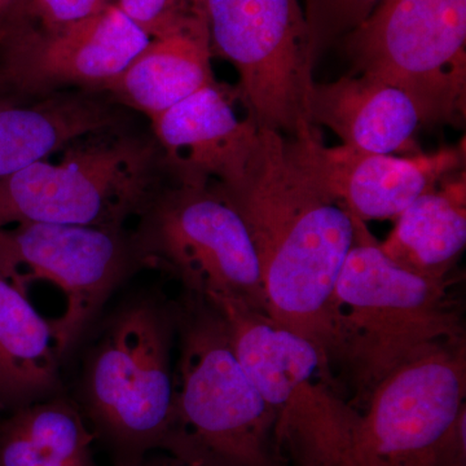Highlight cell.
Wrapping results in <instances>:
<instances>
[{"label": "cell", "mask_w": 466, "mask_h": 466, "mask_svg": "<svg viewBox=\"0 0 466 466\" xmlns=\"http://www.w3.org/2000/svg\"><path fill=\"white\" fill-rule=\"evenodd\" d=\"M218 188L249 229L267 315L315 345L329 368L330 302L354 244V216L312 173L299 140L263 127L244 179Z\"/></svg>", "instance_id": "cell-1"}, {"label": "cell", "mask_w": 466, "mask_h": 466, "mask_svg": "<svg viewBox=\"0 0 466 466\" xmlns=\"http://www.w3.org/2000/svg\"><path fill=\"white\" fill-rule=\"evenodd\" d=\"M354 216V214H352ZM355 240L330 302L329 368H341L367 403L392 373L438 350L465 345L450 279L413 274L383 253L354 216Z\"/></svg>", "instance_id": "cell-2"}, {"label": "cell", "mask_w": 466, "mask_h": 466, "mask_svg": "<svg viewBox=\"0 0 466 466\" xmlns=\"http://www.w3.org/2000/svg\"><path fill=\"white\" fill-rule=\"evenodd\" d=\"M179 358L164 449L188 466H283L275 413L251 382L213 303L186 293L175 306Z\"/></svg>", "instance_id": "cell-3"}, {"label": "cell", "mask_w": 466, "mask_h": 466, "mask_svg": "<svg viewBox=\"0 0 466 466\" xmlns=\"http://www.w3.org/2000/svg\"><path fill=\"white\" fill-rule=\"evenodd\" d=\"M175 308L140 297L116 309L85 361L79 398L113 466H142L164 449L174 403Z\"/></svg>", "instance_id": "cell-4"}, {"label": "cell", "mask_w": 466, "mask_h": 466, "mask_svg": "<svg viewBox=\"0 0 466 466\" xmlns=\"http://www.w3.org/2000/svg\"><path fill=\"white\" fill-rule=\"evenodd\" d=\"M222 314L236 357L275 413L276 455L291 466H348L360 412L337 394L320 351L263 312L229 299Z\"/></svg>", "instance_id": "cell-5"}, {"label": "cell", "mask_w": 466, "mask_h": 466, "mask_svg": "<svg viewBox=\"0 0 466 466\" xmlns=\"http://www.w3.org/2000/svg\"><path fill=\"white\" fill-rule=\"evenodd\" d=\"M155 140L99 137L66 147L60 162H35L0 180V228L56 223L125 229L161 191Z\"/></svg>", "instance_id": "cell-6"}, {"label": "cell", "mask_w": 466, "mask_h": 466, "mask_svg": "<svg viewBox=\"0 0 466 466\" xmlns=\"http://www.w3.org/2000/svg\"><path fill=\"white\" fill-rule=\"evenodd\" d=\"M131 238L140 266L167 269L186 293L235 300L267 314L249 229L217 186L162 188Z\"/></svg>", "instance_id": "cell-7"}, {"label": "cell", "mask_w": 466, "mask_h": 466, "mask_svg": "<svg viewBox=\"0 0 466 466\" xmlns=\"http://www.w3.org/2000/svg\"><path fill=\"white\" fill-rule=\"evenodd\" d=\"M213 55L238 75L241 101L259 127L294 139L309 118L317 51L299 0H204Z\"/></svg>", "instance_id": "cell-8"}, {"label": "cell", "mask_w": 466, "mask_h": 466, "mask_svg": "<svg viewBox=\"0 0 466 466\" xmlns=\"http://www.w3.org/2000/svg\"><path fill=\"white\" fill-rule=\"evenodd\" d=\"M355 69L397 86L424 124L466 113V0H383L346 35Z\"/></svg>", "instance_id": "cell-9"}, {"label": "cell", "mask_w": 466, "mask_h": 466, "mask_svg": "<svg viewBox=\"0 0 466 466\" xmlns=\"http://www.w3.org/2000/svg\"><path fill=\"white\" fill-rule=\"evenodd\" d=\"M137 267L133 238L125 229L56 223L0 228V272L24 293L33 280L63 293V315L50 321L61 359Z\"/></svg>", "instance_id": "cell-10"}, {"label": "cell", "mask_w": 466, "mask_h": 466, "mask_svg": "<svg viewBox=\"0 0 466 466\" xmlns=\"http://www.w3.org/2000/svg\"><path fill=\"white\" fill-rule=\"evenodd\" d=\"M465 397V345L401 367L368 398L348 466H434L438 443Z\"/></svg>", "instance_id": "cell-11"}, {"label": "cell", "mask_w": 466, "mask_h": 466, "mask_svg": "<svg viewBox=\"0 0 466 466\" xmlns=\"http://www.w3.org/2000/svg\"><path fill=\"white\" fill-rule=\"evenodd\" d=\"M149 41L116 5L63 29L8 24L0 27V76L23 94L67 86L106 91Z\"/></svg>", "instance_id": "cell-12"}, {"label": "cell", "mask_w": 466, "mask_h": 466, "mask_svg": "<svg viewBox=\"0 0 466 466\" xmlns=\"http://www.w3.org/2000/svg\"><path fill=\"white\" fill-rule=\"evenodd\" d=\"M238 88L213 82L150 118L155 142L175 183L231 188L258 152L260 127L238 113Z\"/></svg>", "instance_id": "cell-13"}, {"label": "cell", "mask_w": 466, "mask_h": 466, "mask_svg": "<svg viewBox=\"0 0 466 466\" xmlns=\"http://www.w3.org/2000/svg\"><path fill=\"white\" fill-rule=\"evenodd\" d=\"M297 140L312 173L350 213L366 223L395 219L464 164L461 149L400 157L346 146L327 148L318 134Z\"/></svg>", "instance_id": "cell-14"}, {"label": "cell", "mask_w": 466, "mask_h": 466, "mask_svg": "<svg viewBox=\"0 0 466 466\" xmlns=\"http://www.w3.org/2000/svg\"><path fill=\"white\" fill-rule=\"evenodd\" d=\"M309 118L341 139L342 146L379 155H419L416 131L424 124L412 97L370 75L345 76L317 84L309 99Z\"/></svg>", "instance_id": "cell-15"}, {"label": "cell", "mask_w": 466, "mask_h": 466, "mask_svg": "<svg viewBox=\"0 0 466 466\" xmlns=\"http://www.w3.org/2000/svg\"><path fill=\"white\" fill-rule=\"evenodd\" d=\"M211 56L208 24L152 38L106 91L150 119L216 82Z\"/></svg>", "instance_id": "cell-16"}, {"label": "cell", "mask_w": 466, "mask_h": 466, "mask_svg": "<svg viewBox=\"0 0 466 466\" xmlns=\"http://www.w3.org/2000/svg\"><path fill=\"white\" fill-rule=\"evenodd\" d=\"M118 125V115L88 95H52L35 106L0 108V180L70 144Z\"/></svg>", "instance_id": "cell-17"}, {"label": "cell", "mask_w": 466, "mask_h": 466, "mask_svg": "<svg viewBox=\"0 0 466 466\" xmlns=\"http://www.w3.org/2000/svg\"><path fill=\"white\" fill-rule=\"evenodd\" d=\"M60 360L50 321L0 272V401L5 410L55 397Z\"/></svg>", "instance_id": "cell-18"}, {"label": "cell", "mask_w": 466, "mask_h": 466, "mask_svg": "<svg viewBox=\"0 0 466 466\" xmlns=\"http://www.w3.org/2000/svg\"><path fill=\"white\" fill-rule=\"evenodd\" d=\"M453 175L401 211L390 235L380 242L392 262L413 274L449 279L465 249V171Z\"/></svg>", "instance_id": "cell-19"}, {"label": "cell", "mask_w": 466, "mask_h": 466, "mask_svg": "<svg viewBox=\"0 0 466 466\" xmlns=\"http://www.w3.org/2000/svg\"><path fill=\"white\" fill-rule=\"evenodd\" d=\"M96 441L75 401L52 397L0 419V466H100Z\"/></svg>", "instance_id": "cell-20"}, {"label": "cell", "mask_w": 466, "mask_h": 466, "mask_svg": "<svg viewBox=\"0 0 466 466\" xmlns=\"http://www.w3.org/2000/svg\"><path fill=\"white\" fill-rule=\"evenodd\" d=\"M116 5L150 39L208 24L204 0H116Z\"/></svg>", "instance_id": "cell-21"}, {"label": "cell", "mask_w": 466, "mask_h": 466, "mask_svg": "<svg viewBox=\"0 0 466 466\" xmlns=\"http://www.w3.org/2000/svg\"><path fill=\"white\" fill-rule=\"evenodd\" d=\"M383 0H308L306 18L317 55L360 26Z\"/></svg>", "instance_id": "cell-22"}, {"label": "cell", "mask_w": 466, "mask_h": 466, "mask_svg": "<svg viewBox=\"0 0 466 466\" xmlns=\"http://www.w3.org/2000/svg\"><path fill=\"white\" fill-rule=\"evenodd\" d=\"M115 5L116 0H24L8 21L25 12L36 21L38 29L57 30L96 16Z\"/></svg>", "instance_id": "cell-23"}, {"label": "cell", "mask_w": 466, "mask_h": 466, "mask_svg": "<svg viewBox=\"0 0 466 466\" xmlns=\"http://www.w3.org/2000/svg\"><path fill=\"white\" fill-rule=\"evenodd\" d=\"M434 466H466V407L441 438Z\"/></svg>", "instance_id": "cell-24"}, {"label": "cell", "mask_w": 466, "mask_h": 466, "mask_svg": "<svg viewBox=\"0 0 466 466\" xmlns=\"http://www.w3.org/2000/svg\"><path fill=\"white\" fill-rule=\"evenodd\" d=\"M24 0H0V26L7 23Z\"/></svg>", "instance_id": "cell-25"}, {"label": "cell", "mask_w": 466, "mask_h": 466, "mask_svg": "<svg viewBox=\"0 0 466 466\" xmlns=\"http://www.w3.org/2000/svg\"><path fill=\"white\" fill-rule=\"evenodd\" d=\"M142 466H188L180 462L179 460L173 458V456H155V458H149L143 462Z\"/></svg>", "instance_id": "cell-26"}, {"label": "cell", "mask_w": 466, "mask_h": 466, "mask_svg": "<svg viewBox=\"0 0 466 466\" xmlns=\"http://www.w3.org/2000/svg\"><path fill=\"white\" fill-rule=\"evenodd\" d=\"M12 92L14 91L9 88V86L5 84L3 76H0V108H2V106H12V104H15L12 103Z\"/></svg>", "instance_id": "cell-27"}, {"label": "cell", "mask_w": 466, "mask_h": 466, "mask_svg": "<svg viewBox=\"0 0 466 466\" xmlns=\"http://www.w3.org/2000/svg\"><path fill=\"white\" fill-rule=\"evenodd\" d=\"M2 410H5V407H3L2 401H0V412H2Z\"/></svg>", "instance_id": "cell-28"}]
</instances>
